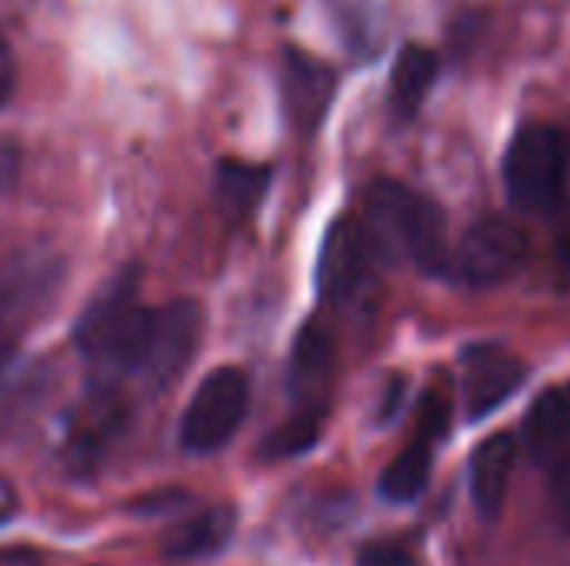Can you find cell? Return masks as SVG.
I'll use <instances>...</instances> for the list:
<instances>
[{"label": "cell", "mask_w": 570, "mask_h": 566, "mask_svg": "<svg viewBox=\"0 0 570 566\" xmlns=\"http://www.w3.org/2000/svg\"><path fill=\"white\" fill-rule=\"evenodd\" d=\"M361 230L371 254L391 264H407L421 274H448V237L441 207L401 180L381 177L364 193Z\"/></svg>", "instance_id": "6da1fadb"}, {"label": "cell", "mask_w": 570, "mask_h": 566, "mask_svg": "<svg viewBox=\"0 0 570 566\" xmlns=\"http://www.w3.org/2000/svg\"><path fill=\"white\" fill-rule=\"evenodd\" d=\"M137 290V267L117 270L110 280L100 284V290L87 300L83 314L73 324V344L97 370V380L117 384L120 377H134L147 350L157 307L140 304Z\"/></svg>", "instance_id": "7a4b0ae2"}, {"label": "cell", "mask_w": 570, "mask_h": 566, "mask_svg": "<svg viewBox=\"0 0 570 566\" xmlns=\"http://www.w3.org/2000/svg\"><path fill=\"white\" fill-rule=\"evenodd\" d=\"M63 274V257L43 247H20L0 257V374L53 307Z\"/></svg>", "instance_id": "3957f363"}, {"label": "cell", "mask_w": 570, "mask_h": 566, "mask_svg": "<svg viewBox=\"0 0 570 566\" xmlns=\"http://www.w3.org/2000/svg\"><path fill=\"white\" fill-rule=\"evenodd\" d=\"M568 137L551 123H524L504 153V190L518 214L561 207L568 187Z\"/></svg>", "instance_id": "277c9868"}, {"label": "cell", "mask_w": 570, "mask_h": 566, "mask_svg": "<svg viewBox=\"0 0 570 566\" xmlns=\"http://www.w3.org/2000/svg\"><path fill=\"white\" fill-rule=\"evenodd\" d=\"M247 410H250V380L240 367H217L210 370L184 417H180V450L184 454H194V457H207V454H217L224 450L234 434L240 430V424L247 420Z\"/></svg>", "instance_id": "5b68a950"}, {"label": "cell", "mask_w": 570, "mask_h": 566, "mask_svg": "<svg viewBox=\"0 0 570 566\" xmlns=\"http://www.w3.org/2000/svg\"><path fill=\"white\" fill-rule=\"evenodd\" d=\"M528 257V234L504 217H481L448 257V274L464 287H494L518 274Z\"/></svg>", "instance_id": "8992f818"}, {"label": "cell", "mask_w": 570, "mask_h": 566, "mask_svg": "<svg viewBox=\"0 0 570 566\" xmlns=\"http://www.w3.org/2000/svg\"><path fill=\"white\" fill-rule=\"evenodd\" d=\"M200 337H204V307L197 300L180 297L157 307L154 330L134 377L144 380L150 390H167L190 367Z\"/></svg>", "instance_id": "52a82bcc"}, {"label": "cell", "mask_w": 570, "mask_h": 566, "mask_svg": "<svg viewBox=\"0 0 570 566\" xmlns=\"http://www.w3.org/2000/svg\"><path fill=\"white\" fill-rule=\"evenodd\" d=\"M458 364H461L458 397L471 424H481L494 410H501L528 377L524 360L504 350L501 344H468Z\"/></svg>", "instance_id": "ba28073f"}, {"label": "cell", "mask_w": 570, "mask_h": 566, "mask_svg": "<svg viewBox=\"0 0 570 566\" xmlns=\"http://www.w3.org/2000/svg\"><path fill=\"white\" fill-rule=\"evenodd\" d=\"M127 417H130V404L120 384L94 380L90 390L73 404L63 427V447L73 467L87 470L90 464H97L127 427Z\"/></svg>", "instance_id": "9c48e42d"}, {"label": "cell", "mask_w": 570, "mask_h": 566, "mask_svg": "<svg viewBox=\"0 0 570 566\" xmlns=\"http://www.w3.org/2000/svg\"><path fill=\"white\" fill-rule=\"evenodd\" d=\"M371 244L354 217H337L321 244L317 294L327 304H351L371 280Z\"/></svg>", "instance_id": "30bf717a"}, {"label": "cell", "mask_w": 570, "mask_h": 566, "mask_svg": "<svg viewBox=\"0 0 570 566\" xmlns=\"http://www.w3.org/2000/svg\"><path fill=\"white\" fill-rule=\"evenodd\" d=\"M334 93H337L334 67H327L324 60H317L314 53H307L301 47L284 50L281 97H284L287 120L297 133H304V137L317 133V127L324 123V117L334 103Z\"/></svg>", "instance_id": "8fae6325"}, {"label": "cell", "mask_w": 570, "mask_h": 566, "mask_svg": "<svg viewBox=\"0 0 570 566\" xmlns=\"http://www.w3.org/2000/svg\"><path fill=\"white\" fill-rule=\"evenodd\" d=\"M334 384V337L321 320H307L287 360V394L297 407H324Z\"/></svg>", "instance_id": "7c38bea8"}, {"label": "cell", "mask_w": 570, "mask_h": 566, "mask_svg": "<svg viewBox=\"0 0 570 566\" xmlns=\"http://www.w3.org/2000/svg\"><path fill=\"white\" fill-rule=\"evenodd\" d=\"M521 457V444L514 434H491L478 444L471 457V500L484 520H494L508 500V487Z\"/></svg>", "instance_id": "4fadbf2b"}, {"label": "cell", "mask_w": 570, "mask_h": 566, "mask_svg": "<svg viewBox=\"0 0 570 566\" xmlns=\"http://www.w3.org/2000/svg\"><path fill=\"white\" fill-rule=\"evenodd\" d=\"M534 460H558L570 444V380H561L534 397L518 440Z\"/></svg>", "instance_id": "5bb4252c"}, {"label": "cell", "mask_w": 570, "mask_h": 566, "mask_svg": "<svg viewBox=\"0 0 570 566\" xmlns=\"http://www.w3.org/2000/svg\"><path fill=\"white\" fill-rule=\"evenodd\" d=\"M234 530H237V514L230 507H207V510L180 520L174 530H167L160 550L167 560H180V564L207 560L230 544Z\"/></svg>", "instance_id": "9a60e30c"}, {"label": "cell", "mask_w": 570, "mask_h": 566, "mask_svg": "<svg viewBox=\"0 0 570 566\" xmlns=\"http://www.w3.org/2000/svg\"><path fill=\"white\" fill-rule=\"evenodd\" d=\"M438 53L424 43H404L394 70H391V87H387V103L394 110L397 120H411L417 117V110L424 107L434 80H438Z\"/></svg>", "instance_id": "2e32d148"}, {"label": "cell", "mask_w": 570, "mask_h": 566, "mask_svg": "<svg viewBox=\"0 0 570 566\" xmlns=\"http://www.w3.org/2000/svg\"><path fill=\"white\" fill-rule=\"evenodd\" d=\"M271 187V167L264 163H247V160H220L214 173V197L217 207L230 220H244L247 214L257 210Z\"/></svg>", "instance_id": "e0dca14e"}, {"label": "cell", "mask_w": 570, "mask_h": 566, "mask_svg": "<svg viewBox=\"0 0 570 566\" xmlns=\"http://www.w3.org/2000/svg\"><path fill=\"white\" fill-rule=\"evenodd\" d=\"M431 467H434V447H428L424 440L407 444L381 474V497L391 504H414L428 484H431Z\"/></svg>", "instance_id": "ac0fdd59"}, {"label": "cell", "mask_w": 570, "mask_h": 566, "mask_svg": "<svg viewBox=\"0 0 570 566\" xmlns=\"http://www.w3.org/2000/svg\"><path fill=\"white\" fill-rule=\"evenodd\" d=\"M324 420H327V410L324 407H297L287 420H281L264 437V444L257 447V454L264 460H291V457H301V454H307V450L317 447V440L324 434Z\"/></svg>", "instance_id": "d6986e66"}, {"label": "cell", "mask_w": 570, "mask_h": 566, "mask_svg": "<svg viewBox=\"0 0 570 566\" xmlns=\"http://www.w3.org/2000/svg\"><path fill=\"white\" fill-rule=\"evenodd\" d=\"M454 404H458L454 380L448 374H434V380L417 397V410H414L417 437L414 440H424L428 447L448 440L451 427H454Z\"/></svg>", "instance_id": "ffe728a7"}, {"label": "cell", "mask_w": 570, "mask_h": 566, "mask_svg": "<svg viewBox=\"0 0 570 566\" xmlns=\"http://www.w3.org/2000/svg\"><path fill=\"white\" fill-rule=\"evenodd\" d=\"M357 566H421V560H417L407 547H401V544L374 540V544L361 547Z\"/></svg>", "instance_id": "44dd1931"}, {"label": "cell", "mask_w": 570, "mask_h": 566, "mask_svg": "<svg viewBox=\"0 0 570 566\" xmlns=\"http://www.w3.org/2000/svg\"><path fill=\"white\" fill-rule=\"evenodd\" d=\"M20 163H23V153L13 140H0V200L13 190L17 177H20Z\"/></svg>", "instance_id": "7402d4cb"}, {"label": "cell", "mask_w": 570, "mask_h": 566, "mask_svg": "<svg viewBox=\"0 0 570 566\" xmlns=\"http://www.w3.org/2000/svg\"><path fill=\"white\" fill-rule=\"evenodd\" d=\"M13 90H17V57H13L10 43L0 37V110L10 103Z\"/></svg>", "instance_id": "603a6c76"}, {"label": "cell", "mask_w": 570, "mask_h": 566, "mask_svg": "<svg viewBox=\"0 0 570 566\" xmlns=\"http://www.w3.org/2000/svg\"><path fill=\"white\" fill-rule=\"evenodd\" d=\"M17 510H20V497L13 490V484L7 477H0V527L10 524L17 517Z\"/></svg>", "instance_id": "cb8c5ba5"}, {"label": "cell", "mask_w": 570, "mask_h": 566, "mask_svg": "<svg viewBox=\"0 0 570 566\" xmlns=\"http://www.w3.org/2000/svg\"><path fill=\"white\" fill-rule=\"evenodd\" d=\"M564 247H570V217H568V230H564Z\"/></svg>", "instance_id": "d4e9b609"}]
</instances>
